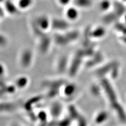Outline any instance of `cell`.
<instances>
[{
  "mask_svg": "<svg viewBox=\"0 0 126 126\" xmlns=\"http://www.w3.org/2000/svg\"><path fill=\"white\" fill-rule=\"evenodd\" d=\"M110 4L108 0H104L100 2L99 4L100 9L102 11H106L110 7Z\"/></svg>",
  "mask_w": 126,
  "mask_h": 126,
  "instance_id": "15",
  "label": "cell"
},
{
  "mask_svg": "<svg viewBox=\"0 0 126 126\" xmlns=\"http://www.w3.org/2000/svg\"><path fill=\"white\" fill-rule=\"evenodd\" d=\"M116 16L113 14H108L106 17L104 18V22L106 23H111L113 21H114L116 18Z\"/></svg>",
  "mask_w": 126,
  "mask_h": 126,
  "instance_id": "16",
  "label": "cell"
},
{
  "mask_svg": "<svg viewBox=\"0 0 126 126\" xmlns=\"http://www.w3.org/2000/svg\"><path fill=\"white\" fill-rule=\"evenodd\" d=\"M5 0H0V3H4L5 2Z\"/></svg>",
  "mask_w": 126,
  "mask_h": 126,
  "instance_id": "19",
  "label": "cell"
},
{
  "mask_svg": "<svg viewBox=\"0 0 126 126\" xmlns=\"http://www.w3.org/2000/svg\"><path fill=\"white\" fill-rule=\"evenodd\" d=\"M38 48L42 53L45 54L48 52L52 43V39L46 34L39 37Z\"/></svg>",
  "mask_w": 126,
  "mask_h": 126,
  "instance_id": "4",
  "label": "cell"
},
{
  "mask_svg": "<svg viewBox=\"0 0 126 126\" xmlns=\"http://www.w3.org/2000/svg\"><path fill=\"white\" fill-rule=\"evenodd\" d=\"M64 34L66 36L69 43H72L77 41L79 37V32L77 30H68L64 32Z\"/></svg>",
  "mask_w": 126,
  "mask_h": 126,
  "instance_id": "10",
  "label": "cell"
},
{
  "mask_svg": "<svg viewBox=\"0 0 126 126\" xmlns=\"http://www.w3.org/2000/svg\"><path fill=\"white\" fill-rule=\"evenodd\" d=\"M74 5L78 8H88L92 5V0H73Z\"/></svg>",
  "mask_w": 126,
  "mask_h": 126,
  "instance_id": "11",
  "label": "cell"
},
{
  "mask_svg": "<svg viewBox=\"0 0 126 126\" xmlns=\"http://www.w3.org/2000/svg\"><path fill=\"white\" fill-rule=\"evenodd\" d=\"M34 23L43 32L46 33L49 29H51L52 19L48 15L41 14L35 19Z\"/></svg>",
  "mask_w": 126,
  "mask_h": 126,
  "instance_id": "3",
  "label": "cell"
},
{
  "mask_svg": "<svg viewBox=\"0 0 126 126\" xmlns=\"http://www.w3.org/2000/svg\"><path fill=\"white\" fill-rule=\"evenodd\" d=\"M4 10L6 11L7 13L12 15H17L19 12V9L18 8L17 4H16L14 3V1L11 0H5L4 2Z\"/></svg>",
  "mask_w": 126,
  "mask_h": 126,
  "instance_id": "7",
  "label": "cell"
},
{
  "mask_svg": "<svg viewBox=\"0 0 126 126\" xmlns=\"http://www.w3.org/2000/svg\"><path fill=\"white\" fill-rule=\"evenodd\" d=\"M105 30L102 27H99L93 31H90V36L95 38H100L105 35Z\"/></svg>",
  "mask_w": 126,
  "mask_h": 126,
  "instance_id": "13",
  "label": "cell"
},
{
  "mask_svg": "<svg viewBox=\"0 0 126 126\" xmlns=\"http://www.w3.org/2000/svg\"><path fill=\"white\" fill-rule=\"evenodd\" d=\"M34 62V53L32 50L26 48L22 50L19 56V65L23 69H29Z\"/></svg>",
  "mask_w": 126,
  "mask_h": 126,
  "instance_id": "1",
  "label": "cell"
},
{
  "mask_svg": "<svg viewBox=\"0 0 126 126\" xmlns=\"http://www.w3.org/2000/svg\"><path fill=\"white\" fill-rule=\"evenodd\" d=\"M30 80L29 78L24 75L17 77L15 80L14 84L17 89H25L29 85Z\"/></svg>",
  "mask_w": 126,
  "mask_h": 126,
  "instance_id": "9",
  "label": "cell"
},
{
  "mask_svg": "<svg viewBox=\"0 0 126 126\" xmlns=\"http://www.w3.org/2000/svg\"><path fill=\"white\" fill-rule=\"evenodd\" d=\"M51 29L58 32H64L70 29V22L67 19L55 17L52 19Z\"/></svg>",
  "mask_w": 126,
  "mask_h": 126,
  "instance_id": "2",
  "label": "cell"
},
{
  "mask_svg": "<svg viewBox=\"0 0 126 126\" xmlns=\"http://www.w3.org/2000/svg\"><path fill=\"white\" fill-rule=\"evenodd\" d=\"M79 15L78 8L76 6H69L66 9L65 17L69 22L76 21L79 16Z\"/></svg>",
  "mask_w": 126,
  "mask_h": 126,
  "instance_id": "6",
  "label": "cell"
},
{
  "mask_svg": "<svg viewBox=\"0 0 126 126\" xmlns=\"http://www.w3.org/2000/svg\"><path fill=\"white\" fill-rule=\"evenodd\" d=\"M76 86L72 82L64 83L61 87V94L64 97H70L76 91Z\"/></svg>",
  "mask_w": 126,
  "mask_h": 126,
  "instance_id": "5",
  "label": "cell"
},
{
  "mask_svg": "<svg viewBox=\"0 0 126 126\" xmlns=\"http://www.w3.org/2000/svg\"><path fill=\"white\" fill-rule=\"evenodd\" d=\"M1 17H0V19H1Z\"/></svg>",
  "mask_w": 126,
  "mask_h": 126,
  "instance_id": "21",
  "label": "cell"
},
{
  "mask_svg": "<svg viewBox=\"0 0 126 126\" xmlns=\"http://www.w3.org/2000/svg\"><path fill=\"white\" fill-rule=\"evenodd\" d=\"M6 73V67L2 63H0V78L5 76Z\"/></svg>",
  "mask_w": 126,
  "mask_h": 126,
  "instance_id": "17",
  "label": "cell"
},
{
  "mask_svg": "<svg viewBox=\"0 0 126 126\" xmlns=\"http://www.w3.org/2000/svg\"><path fill=\"white\" fill-rule=\"evenodd\" d=\"M9 43L8 38L5 35L0 33V48L5 47Z\"/></svg>",
  "mask_w": 126,
  "mask_h": 126,
  "instance_id": "14",
  "label": "cell"
},
{
  "mask_svg": "<svg viewBox=\"0 0 126 126\" xmlns=\"http://www.w3.org/2000/svg\"><path fill=\"white\" fill-rule=\"evenodd\" d=\"M69 61L68 57L65 55L62 56L57 62V69L58 72L64 73L66 70H68L69 68Z\"/></svg>",
  "mask_w": 126,
  "mask_h": 126,
  "instance_id": "8",
  "label": "cell"
},
{
  "mask_svg": "<svg viewBox=\"0 0 126 126\" xmlns=\"http://www.w3.org/2000/svg\"><path fill=\"white\" fill-rule=\"evenodd\" d=\"M73 0H57L58 4L63 6H67L72 2Z\"/></svg>",
  "mask_w": 126,
  "mask_h": 126,
  "instance_id": "18",
  "label": "cell"
},
{
  "mask_svg": "<svg viewBox=\"0 0 126 126\" xmlns=\"http://www.w3.org/2000/svg\"><path fill=\"white\" fill-rule=\"evenodd\" d=\"M11 1H14V0H11Z\"/></svg>",
  "mask_w": 126,
  "mask_h": 126,
  "instance_id": "20",
  "label": "cell"
},
{
  "mask_svg": "<svg viewBox=\"0 0 126 126\" xmlns=\"http://www.w3.org/2000/svg\"><path fill=\"white\" fill-rule=\"evenodd\" d=\"M34 0H18L17 5L20 10L29 9L33 5Z\"/></svg>",
  "mask_w": 126,
  "mask_h": 126,
  "instance_id": "12",
  "label": "cell"
}]
</instances>
